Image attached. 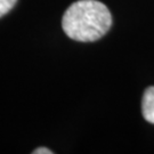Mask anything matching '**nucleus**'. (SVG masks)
I'll return each mask as SVG.
<instances>
[{
	"mask_svg": "<svg viewBox=\"0 0 154 154\" xmlns=\"http://www.w3.org/2000/svg\"><path fill=\"white\" fill-rule=\"evenodd\" d=\"M112 25L109 8L96 0H79L64 13L62 28L69 38L81 42L96 41L105 35Z\"/></svg>",
	"mask_w": 154,
	"mask_h": 154,
	"instance_id": "f257e3e1",
	"label": "nucleus"
},
{
	"mask_svg": "<svg viewBox=\"0 0 154 154\" xmlns=\"http://www.w3.org/2000/svg\"><path fill=\"white\" fill-rule=\"evenodd\" d=\"M142 112L144 119L154 125V87L145 90L142 100Z\"/></svg>",
	"mask_w": 154,
	"mask_h": 154,
	"instance_id": "f03ea898",
	"label": "nucleus"
},
{
	"mask_svg": "<svg viewBox=\"0 0 154 154\" xmlns=\"http://www.w3.org/2000/svg\"><path fill=\"white\" fill-rule=\"evenodd\" d=\"M17 0H0V17L6 15L15 6Z\"/></svg>",
	"mask_w": 154,
	"mask_h": 154,
	"instance_id": "7ed1b4c3",
	"label": "nucleus"
},
{
	"mask_svg": "<svg viewBox=\"0 0 154 154\" xmlns=\"http://www.w3.org/2000/svg\"><path fill=\"white\" fill-rule=\"evenodd\" d=\"M33 154H53V151L46 149V147H39L32 152Z\"/></svg>",
	"mask_w": 154,
	"mask_h": 154,
	"instance_id": "20e7f679",
	"label": "nucleus"
}]
</instances>
